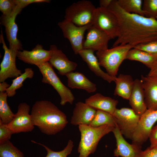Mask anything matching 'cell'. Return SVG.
Listing matches in <instances>:
<instances>
[{
  "label": "cell",
  "mask_w": 157,
  "mask_h": 157,
  "mask_svg": "<svg viewBox=\"0 0 157 157\" xmlns=\"http://www.w3.org/2000/svg\"><path fill=\"white\" fill-rule=\"evenodd\" d=\"M107 9L115 15L119 23L118 35L113 47L129 44L134 48L157 40V19L126 12L117 0H113Z\"/></svg>",
  "instance_id": "6da1fadb"
},
{
  "label": "cell",
  "mask_w": 157,
  "mask_h": 157,
  "mask_svg": "<svg viewBox=\"0 0 157 157\" xmlns=\"http://www.w3.org/2000/svg\"><path fill=\"white\" fill-rule=\"evenodd\" d=\"M34 126L42 133L55 135L68 123L65 114L51 101L40 100L33 105L30 114Z\"/></svg>",
  "instance_id": "7a4b0ae2"
},
{
  "label": "cell",
  "mask_w": 157,
  "mask_h": 157,
  "mask_svg": "<svg viewBox=\"0 0 157 157\" xmlns=\"http://www.w3.org/2000/svg\"><path fill=\"white\" fill-rule=\"evenodd\" d=\"M114 128L108 125L97 127L85 125H79L81 136L78 148V152L79 154L78 157H88L93 154L101 139L106 135L112 132Z\"/></svg>",
  "instance_id": "3957f363"
},
{
  "label": "cell",
  "mask_w": 157,
  "mask_h": 157,
  "mask_svg": "<svg viewBox=\"0 0 157 157\" xmlns=\"http://www.w3.org/2000/svg\"><path fill=\"white\" fill-rule=\"evenodd\" d=\"M133 48L129 44L119 45L111 49L97 51L96 56L100 66L105 69L109 75L115 78L120 66L126 59L129 50Z\"/></svg>",
  "instance_id": "277c9868"
},
{
  "label": "cell",
  "mask_w": 157,
  "mask_h": 157,
  "mask_svg": "<svg viewBox=\"0 0 157 157\" xmlns=\"http://www.w3.org/2000/svg\"><path fill=\"white\" fill-rule=\"evenodd\" d=\"M96 9L90 1H79L66 8L65 19L78 26L92 25Z\"/></svg>",
  "instance_id": "5b68a950"
},
{
  "label": "cell",
  "mask_w": 157,
  "mask_h": 157,
  "mask_svg": "<svg viewBox=\"0 0 157 157\" xmlns=\"http://www.w3.org/2000/svg\"><path fill=\"white\" fill-rule=\"evenodd\" d=\"M37 67L42 75V82L51 85L59 94L60 105L63 106L67 103L72 104L74 100V95L61 82L50 63L47 62Z\"/></svg>",
  "instance_id": "8992f818"
},
{
  "label": "cell",
  "mask_w": 157,
  "mask_h": 157,
  "mask_svg": "<svg viewBox=\"0 0 157 157\" xmlns=\"http://www.w3.org/2000/svg\"><path fill=\"white\" fill-rule=\"evenodd\" d=\"M113 115L122 135L131 139L140 117L132 108H116Z\"/></svg>",
  "instance_id": "52a82bcc"
},
{
  "label": "cell",
  "mask_w": 157,
  "mask_h": 157,
  "mask_svg": "<svg viewBox=\"0 0 157 157\" xmlns=\"http://www.w3.org/2000/svg\"><path fill=\"white\" fill-rule=\"evenodd\" d=\"M92 25L104 32L111 39L118 36V20L115 15L107 9L96 8Z\"/></svg>",
  "instance_id": "ba28073f"
},
{
  "label": "cell",
  "mask_w": 157,
  "mask_h": 157,
  "mask_svg": "<svg viewBox=\"0 0 157 157\" xmlns=\"http://www.w3.org/2000/svg\"><path fill=\"white\" fill-rule=\"evenodd\" d=\"M58 25L61 30L64 36L69 41L75 54L83 49L84 35L85 32L92 25L78 26L65 19L58 22Z\"/></svg>",
  "instance_id": "9c48e42d"
},
{
  "label": "cell",
  "mask_w": 157,
  "mask_h": 157,
  "mask_svg": "<svg viewBox=\"0 0 157 157\" xmlns=\"http://www.w3.org/2000/svg\"><path fill=\"white\" fill-rule=\"evenodd\" d=\"M0 42L4 50V56L0 65V83L5 81L9 78H16L22 74L21 71L16 66L17 52L8 48L4 40L2 29L0 35Z\"/></svg>",
  "instance_id": "30bf717a"
},
{
  "label": "cell",
  "mask_w": 157,
  "mask_h": 157,
  "mask_svg": "<svg viewBox=\"0 0 157 157\" xmlns=\"http://www.w3.org/2000/svg\"><path fill=\"white\" fill-rule=\"evenodd\" d=\"M157 121V110L147 109L140 116L133 135L132 142L140 145L149 138L151 130Z\"/></svg>",
  "instance_id": "8fae6325"
},
{
  "label": "cell",
  "mask_w": 157,
  "mask_h": 157,
  "mask_svg": "<svg viewBox=\"0 0 157 157\" xmlns=\"http://www.w3.org/2000/svg\"><path fill=\"white\" fill-rule=\"evenodd\" d=\"M29 106L25 102L18 106L17 112L12 121L7 124L13 134L32 131L34 128L29 112Z\"/></svg>",
  "instance_id": "7c38bea8"
},
{
  "label": "cell",
  "mask_w": 157,
  "mask_h": 157,
  "mask_svg": "<svg viewBox=\"0 0 157 157\" xmlns=\"http://www.w3.org/2000/svg\"><path fill=\"white\" fill-rule=\"evenodd\" d=\"M22 10L17 6L15 10L10 16L6 17L2 15L0 17V24L5 27L9 48L16 52L23 49L22 44L17 38L18 27L15 22L16 16Z\"/></svg>",
  "instance_id": "4fadbf2b"
},
{
  "label": "cell",
  "mask_w": 157,
  "mask_h": 157,
  "mask_svg": "<svg viewBox=\"0 0 157 157\" xmlns=\"http://www.w3.org/2000/svg\"><path fill=\"white\" fill-rule=\"evenodd\" d=\"M113 132L116 140V147L113 154L116 157H140L142 151L141 145L127 142L123 137L118 126L114 128Z\"/></svg>",
  "instance_id": "5bb4252c"
},
{
  "label": "cell",
  "mask_w": 157,
  "mask_h": 157,
  "mask_svg": "<svg viewBox=\"0 0 157 157\" xmlns=\"http://www.w3.org/2000/svg\"><path fill=\"white\" fill-rule=\"evenodd\" d=\"M87 31L86 39L83 43V49L98 51L108 49V43L111 39L106 33L93 25Z\"/></svg>",
  "instance_id": "9a60e30c"
},
{
  "label": "cell",
  "mask_w": 157,
  "mask_h": 157,
  "mask_svg": "<svg viewBox=\"0 0 157 157\" xmlns=\"http://www.w3.org/2000/svg\"><path fill=\"white\" fill-rule=\"evenodd\" d=\"M49 50L51 51V55L49 62L58 70L59 74L65 75L76 69L77 64L69 60L55 45H50Z\"/></svg>",
  "instance_id": "2e32d148"
},
{
  "label": "cell",
  "mask_w": 157,
  "mask_h": 157,
  "mask_svg": "<svg viewBox=\"0 0 157 157\" xmlns=\"http://www.w3.org/2000/svg\"><path fill=\"white\" fill-rule=\"evenodd\" d=\"M51 55L50 50H45L43 48L42 45L38 44L31 51H18L17 57L25 63L38 66L49 62Z\"/></svg>",
  "instance_id": "e0dca14e"
},
{
  "label": "cell",
  "mask_w": 157,
  "mask_h": 157,
  "mask_svg": "<svg viewBox=\"0 0 157 157\" xmlns=\"http://www.w3.org/2000/svg\"><path fill=\"white\" fill-rule=\"evenodd\" d=\"M97 110L85 103L77 102L73 111L71 124L75 126L89 125L94 117Z\"/></svg>",
  "instance_id": "ac0fdd59"
},
{
  "label": "cell",
  "mask_w": 157,
  "mask_h": 157,
  "mask_svg": "<svg viewBox=\"0 0 157 157\" xmlns=\"http://www.w3.org/2000/svg\"><path fill=\"white\" fill-rule=\"evenodd\" d=\"M142 81L138 78L134 81L132 90L129 99L131 108L140 117L147 109L145 100Z\"/></svg>",
  "instance_id": "d6986e66"
},
{
  "label": "cell",
  "mask_w": 157,
  "mask_h": 157,
  "mask_svg": "<svg viewBox=\"0 0 157 157\" xmlns=\"http://www.w3.org/2000/svg\"><path fill=\"white\" fill-rule=\"evenodd\" d=\"M145 102L148 109L157 110V76H141Z\"/></svg>",
  "instance_id": "ffe728a7"
},
{
  "label": "cell",
  "mask_w": 157,
  "mask_h": 157,
  "mask_svg": "<svg viewBox=\"0 0 157 157\" xmlns=\"http://www.w3.org/2000/svg\"><path fill=\"white\" fill-rule=\"evenodd\" d=\"M94 52V51L91 49H83L78 54L87 63L90 69L97 76L109 83L114 81L115 77L111 76L101 69L98 59Z\"/></svg>",
  "instance_id": "44dd1931"
},
{
  "label": "cell",
  "mask_w": 157,
  "mask_h": 157,
  "mask_svg": "<svg viewBox=\"0 0 157 157\" xmlns=\"http://www.w3.org/2000/svg\"><path fill=\"white\" fill-rule=\"evenodd\" d=\"M85 103L97 110H100L113 115L118 103L117 100L97 93L85 100Z\"/></svg>",
  "instance_id": "7402d4cb"
},
{
  "label": "cell",
  "mask_w": 157,
  "mask_h": 157,
  "mask_svg": "<svg viewBox=\"0 0 157 157\" xmlns=\"http://www.w3.org/2000/svg\"><path fill=\"white\" fill-rule=\"evenodd\" d=\"M65 76L67 78V85L70 88L83 89L89 93L94 92L97 90L96 84L81 73L72 72Z\"/></svg>",
  "instance_id": "603a6c76"
},
{
  "label": "cell",
  "mask_w": 157,
  "mask_h": 157,
  "mask_svg": "<svg viewBox=\"0 0 157 157\" xmlns=\"http://www.w3.org/2000/svg\"><path fill=\"white\" fill-rule=\"evenodd\" d=\"M134 80L129 75L120 74L115 78V95L129 100L133 88Z\"/></svg>",
  "instance_id": "cb8c5ba5"
},
{
  "label": "cell",
  "mask_w": 157,
  "mask_h": 157,
  "mask_svg": "<svg viewBox=\"0 0 157 157\" xmlns=\"http://www.w3.org/2000/svg\"><path fill=\"white\" fill-rule=\"evenodd\" d=\"M126 59L139 61L150 69L157 60V55L133 48L128 52Z\"/></svg>",
  "instance_id": "d4e9b609"
},
{
  "label": "cell",
  "mask_w": 157,
  "mask_h": 157,
  "mask_svg": "<svg viewBox=\"0 0 157 157\" xmlns=\"http://www.w3.org/2000/svg\"><path fill=\"white\" fill-rule=\"evenodd\" d=\"M34 74V72L31 68H25L24 72L13 80L11 84L6 89V92L8 97H11L14 96L16 94V90L23 86V82L25 79L32 78Z\"/></svg>",
  "instance_id": "484cf974"
},
{
  "label": "cell",
  "mask_w": 157,
  "mask_h": 157,
  "mask_svg": "<svg viewBox=\"0 0 157 157\" xmlns=\"http://www.w3.org/2000/svg\"><path fill=\"white\" fill-rule=\"evenodd\" d=\"M104 125L115 127L117 124L113 115L105 111L97 110L94 117L89 126L97 127Z\"/></svg>",
  "instance_id": "4316f807"
},
{
  "label": "cell",
  "mask_w": 157,
  "mask_h": 157,
  "mask_svg": "<svg viewBox=\"0 0 157 157\" xmlns=\"http://www.w3.org/2000/svg\"><path fill=\"white\" fill-rule=\"evenodd\" d=\"M117 1L120 7L126 12L145 16V12L142 9V0H117Z\"/></svg>",
  "instance_id": "83f0119b"
},
{
  "label": "cell",
  "mask_w": 157,
  "mask_h": 157,
  "mask_svg": "<svg viewBox=\"0 0 157 157\" xmlns=\"http://www.w3.org/2000/svg\"><path fill=\"white\" fill-rule=\"evenodd\" d=\"M8 97L6 92H0V121L6 124L12 121L15 115L7 103Z\"/></svg>",
  "instance_id": "f1b7e54d"
},
{
  "label": "cell",
  "mask_w": 157,
  "mask_h": 157,
  "mask_svg": "<svg viewBox=\"0 0 157 157\" xmlns=\"http://www.w3.org/2000/svg\"><path fill=\"white\" fill-rule=\"evenodd\" d=\"M0 157H25L23 152L9 140L0 144Z\"/></svg>",
  "instance_id": "f546056e"
},
{
  "label": "cell",
  "mask_w": 157,
  "mask_h": 157,
  "mask_svg": "<svg viewBox=\"0 0 157 157\" xmlns=\"http://www.w3.org/2000/svg\"><path fill=\"white\" fill-rule=\"evenodd\" d=\"M31 142L39 144L44 147L47 152V155L45 157H67L71 153L74 146L73 142L70 140L68 141L67 146L63 150L59 151H55L43 144L33 140H32Z\"/></svg>",
  "instance_id": "4dcf8cb0"
},
{
  "label": "cell",
  "mask_w": 157,
  "mask_h": 157,
  "mask_svg": "<svg viewBox=\"0 0 157 157\" xmlns=\"http://www.w3.org/2000/svg\"><path fill=\"white\" fill-rule=\"evenodd\" d=\"M142 9L145 16L157 19V0H144Z\"/></svg>",
  "instance_id": "1f68e13d"
},
{
  "label": "cell",
  "mask_w": 157,
  "mask_h": 157,
  "mask_svg": "<svg viewBox=\"0 0 157 157\" xmlns=\"http://www.w3.org/2000/svg\"><path fill=\"white\" fill-rule=\"evenodd\" d=\"M16 7L15 0H0V10L4 16H10L15 10Z\"/></svg>",
  "instance_id": "d6a6232c"
},
{
  "label": "cell",
  "mask_w": 157,
  "mask_h": 157,
  "mask_svg": "<svg viewBox=\"0 0 157 157\" xmlns=\"http://www.w3.org/2000/svg\"><path fill=\"white\" fill-rule=\"evenodd\" d=\"M13 134L7 124L0 121V144L9 140Z\"/></svg>",
  "instance_id": "836d02e7"
},
{
  "label": "cell",
  "mask_w": 157,
  "mask_h": 157,
  "mask_svg": "<svg viewBox=\"0 0 157 157\" xmlns=\"http://www.w3.org/2000/svg\"><path fill=\"white\" fill-rule=\"evenodd\" d=\"M134 48L157 55V40L147 43L139 44Z\"/></svg>",
  "instance_id": "e575fe53"
},
{
  "label": "cell",
  "mask_w": 157,
  "mask_h": 157,
  "mask_svg": "<svg viewBox=\"0 0 157 157\" xmlns=\"http://www.w3.org/2000/svg\"><path fill=\"white\" fill-rule=\"evenodd\" d=\"M18 7L22 10L29 4L33 3H49V0H15Z\"/></svg>",
  "instance_id": "d590c367"
},
{
  "label": "cell",
  "mask_w": 157,
  "mask_h": 157,
  "mask_svg": "<svg viewBox=\"0 0 157 157\" xmlns=\"http://www.w3.org/2000/svg\"><path fill=\"white\" fill-rule=\"evenodd\" d=\"M140 157H157V147H151L142 151Z\"/></svg>",
  "instance_id": "8d00e7d4"
},
{
  "label": "cell",
  "mask_w": 157,
  "mask_h": 157,
  "mask_svg": "<svg viewBox=\"0 0 157 157\" xmlns=\"http://www.w3.org/2000/svg\"><path fill=\"white\" fill-rule=\"evenodd\" d=\"M149 138L150 143V146L157 147V124L152 128Z\"/></svg>",
  "instance_id": "74e56055"
},
{
  "label": "cell",
  "mask_w": 157,
  "mask_h": 157,
  "mask_svg": "<svg viewBox=\"0 0 157 157\" xmlns=\"http://www.w3.org/2000/svg\"><path fill=\"white\" fill-rule=\"evenodd\" d=\"M148 76H157V60L150 69Z\"/></svg>",
  "instance_id": "f35d334b"
},
{
  "label": "cell",
  "mask_w": 157,
  "mask_h": 157,
  "mask_svg": "<svg viewBox=\"0 0 157 157\" xmlns=\"http://www.w3.org/2000/svg\"><path fill=\"white\" fill-rule=\"evenodd\" d=\"M113 0H100L99 1V7L107 9Z\"/></svg>",
  "instance_id": "ab89813d"
},
{
  "label": "cell",
  "mask_w": 157,
  "mask_h": 157,
  "mask_svg": "<svg viewBox=\"0 0 157 157\" xmlns=\"http://www.w3.org/2000/svg\"><path fill=\"white\" fill-rule=\"evenodd\" d=\"M10 85L5 81L0 83V92H5L6 89L9 88Z\"/></svg>",
  "instance_id": "60d3db41"
}]
</instances>
